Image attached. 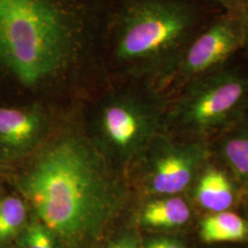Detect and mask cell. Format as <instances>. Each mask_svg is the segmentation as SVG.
Here are the masks:
<instances>
[{
  "instance_id": "obj_6",
  "label": "cell",
  "mask_w": 248,
  "mask_h": 248,
  "mask_svg": "<svg viewBox=\"0 0 248 248\" xmlns=\"http://www.w3.org/2000/svg\"><path fill=\"white\" fill-rule=\"evenodd\" d=\"M210 155L209 142L159 133L137 162L143 192L152 198L181 195L193 186Z\"/></svg>"
},
{
  "instance_id": "obj_4",
  "label": "cell",
  "mask_w": 248,
  "mask_h": 248,
  "mask_svg": "<svg viewBox=\"0 0 248 248\" xmlns=\"http://www.w3.org/2000/svg\"><path fill=\"white\" fill-rule=\"evenodd\" d=\"M110 87L98 100L92 119V142L119 170L137 163L166 128L169 103L146 80Z\"/></svg>"
},
{
  "instance_id": "obj_10",
  "label": "cell",
  "mask_w": 248,
  "mask_h": 248,
  "mask_svg": "<svg viewBox=\"0 0 248 248\" xmlns=\"http://www.w3.org/2000/svg\"><path fill=\"white\" fill-rule=\"evenodd\" d=\"M193 218V209L182 195L155 197L139 213V222L152 230H177L186 226Z\"/></svg>"
},
{
  "instance_id": "obj_1",
  "label": "cell",
  "mask_w": 248,
  "mask_h": 248,
  "mask_svg": "<svg viewBox=\"0 0 248 248\" xmlns=\"http://www.w3.org/2000/svg\"><path fill=\"white\" fill-rule=\"evenodd\" d=\"M114 0H0V81L36 95L104 66Z\"/></svg>"
},
{
  "instance_id": "obj_21",
  "label": "cell",
  "mask_w": 248,
  "mask_h": 248,
  "mask_svg": "<svg viewBox=\"0 0 248 248\" xmlns=\"http://www.w3.org/2000/svg\"></svg>"
},
{
  "instance_id": "obj_3",
  "label": "cell",
  "mask_w": 248,
  "mask_h": 248,
  "mask_svg": "<svg viewBox=\"0 0 248 248\" xmlns=\"http://www.w3.org/2000/svg\"><path fill=\"white\" fill-rule=\"evenodd\" d=\"M198 23L199 13L188 0H114L104 66L161 90L197 34Z\"/></svg>"
},
{
  "instance_id": "obj_12",
  "label": "cell",
  "mask_w": 248,
  "mask_h": 248,
  "mask_svg": "<svg viewBox=\"0 0 248 248\" xmlns=\"http://www.w3.org/2000/svg\"><path fill=\"white\" fill-rule=\"evenodd\" d=\"M202 244H248V221L239 214L226 211L210 213L198 226Z\"/></svg>"
},
{
  "instance_id": "obj_11",
  "label": "cell",
  "mask_w": 248,
  "mask_h": 248,
  "mask_svg": "<svg viewBox=\"0 0 248 248\" xmlns=\"http://www.w3.org/2000/svg\"><path fill=\"white\" fill-rule=\"evenodd\" d=\"M191 187L193 200L208 213L230 211L235 202L233 184L222 169L205 167Z\"/></svg>"
},
{
  "instance_id": "obj_5",
  "label": "cell",
  "mask_w": 248,
  "mask_h": 248,
  "mask_svg": "<svg viewBox=\"0 0 248 248\" xmlns=\"http://www.w3.org/2000/svg\"><path fill=\"white\" fill-rule=\"evenodd\" d=\"M248 113V75L224 65L190 80L169 104L166 127L208 142Z\"/></svg>"
},
{
  "instance_id": "obj_17",
  "label": "cell",
  "mask_w": 248,
  "mask_h": 248,
  "mask_svg": "<svg viewBox=\"0 0 248 248\" xmlns=\"http://www.w3.org/2000/svg\"><path fill=\"white\" fill-rule=\"evenodd\" d=\"M224 8L226 12L240 14L248 8V0H214Z\"/></svg>"
},
{
  "instance_id": "obj_7",
  "label": "cell",
  "mask_w": 248,
  "mask_h": 248,
  "mask_svg": "<svg viewBox=\"0 0 248 248\" xmlns=\"http://www.w3.org/2000/svg\"><path fill=\"white\" fill-rule=\"evenodd\" d=\"M240 48H244L241 13L226 12L187 45L170 82L182 87L207 73L226 65Z\"/></svg>"
},
{
  "instance_id": "obj_2",
  "label": "cell",
  "mask_w": 248,
  "mask_h": 248,
  "mask_svg": "<svg viewBox=\"0 0 248 248\" xmlns=\"http://www.w3.org/2000/svg\"><path fill=\"white\" fill-rule=\"evenodd\" d=\"M115 170L92 141L63 133L37 152L18 186L34 218L74 247L124 207L125 186Z\"/></svg>"
},
{
  "instance_id": "obj_19",
  "label": "cell",
  "mask_w": 248,
  "mask_h": 248,
  "mask_svg": "<svg viewBox=\"0 0 248 248\" xmlns=\"http://www.w3.org/2000/svg\"><path fill=\"white\" fill-rule=\"evenodd\" d=\"M248 244H202V246L198 248H248Z\"/></svg>"
},
{
  "instance_id": "obj_8",
  "label": "cell",
  "mask_w": 248,
  "mask_h": 248,
  "mask_svg": "<svg viewBox=\"0 0 248 248\" xmlns=\"http://www.w3.org/2000/svg\"><path fill=\"white\" fill-rule=\"evenodd\" d=\"M52 113L42 103L0 105V154L7 159L26 156L41 146L49 131Z\"/></svg>"
},
{
  "instance_id": "obj_15",
  "label": "cell",
  "mask_w": 248,
  "mask_h": 248,
  "mask_svg": "<svg viewBox=\"0 0 248 248\" xmlns=\"http://www.w3.org/2000/svg\"><path fill=\"white\" fill-rule=\"evenodd\" d=\"M142 248H188V247L181 238L169 234H158L142 243Z\"/></svg>"
},
{
  "instance_id": "obj_16",
  "label": "cell",
  "mask_w": 248,
  "mask_h": 248,
  "mask_svg": "<svg viewBox=\"0 0 248 248\" xmlns=\"http://www.w3.org/2000/svg\"><path fill=\"white\" fill-rule=\"evenodd\" d=\"M108 248H142V243L134 233H124L112 241Z\"/></svg>"
},
{
  "instance_id": "obj_13",
  "label": "cell",
  "mask_w": 248,
  "mask_h": 248,
  "mask_svg": "<svg viewBox=\"0 0 248 248\" xmlns=\"http://www.w3.org/2000/svg\"><path fill=\"white\" fill-rule=\"evenodd\" d=\"M27 204L18 197H8L0 202V240L9 239L24 228Z\"/></svg>"
},
{
  "instance_id": "obj_20",
  "label": "cell",
  "mask_w": 248,
  "mask_h": 248,
  "mask_svg": "<svg viewBox=\"0 0 248 248\" xmlns=\"http://www.w3.org/2000/svg\"><path fill=\"white\" fill-rule=\"evenodd\" d=\"M247 213H248V218H246L248 221V204H247Z\"/></svg>"
},
{
  "instance_id": "obj_9",
  "label": "cell",
  "mask_w": 248,
  "mask_h": 248,
  "mask_svg": "<svg viewBox=\"0 0 248 248\" xmlns=\"http://www.w3.org/2000/svg\"><path fill=\"white\" fill-rule=\"evenodd\" d=\"M210 141H213V144L209 143L210 151L248 189V113Z\"/></svg>"
},
{
  "instance_id": "obj_14",
  "label": "cell",
  "mask_w": 248,
  "mask_h": 248,
  "mask_svg": "<svg viewBox=\"0 0 248 248\" xmlns=\"http://www.w3.org/2000/svg\"><path fill=\"white\" fill-rule=\"evenodd\" d=\"M56 236L43 222L34 218L19 232L15 248H57Z\"/></svg>"
},
{
  "instance_id": "obj_18",
  "label": "cell",
  "mask_w": 248,
  "mask_h": 248,
  "mask_svg": "<svg viewBox=\"0 0 248 248\" xmlns=\"http://www.w3.org/2000/svg\"><path fill=\"white\" fill-rule=\"evenodd\" d=\"M241 19L244 33V48H246L248 52V8L241 13Z\"/></svg>"
}]
</instances>
